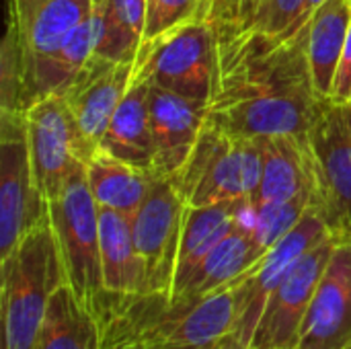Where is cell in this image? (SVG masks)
I'll return each instance as SVG.
<instances>
[{
	"mask_svg": "<svg viewBox=\"0 0 351 349\" xmlns=\"http://www.w3.org/2000/svg\"><path fill=\"white\" fill-rule=\"evenodd\" d=\"M210 23L214 82L208 123L239 138H306L321 99L306 53L308 23L292 35H267L230 16Z\"/></svg>",
	"mask_w": 351,
	"mask_h": 349,
	"instance_id": "obj_1",
	"label": "cell"
},
{
	"mask_svg": "<svg viewBox=\"0 0 351 349\" xmlns=\"http://www.w3.org/2000/svg\"><path fill=\"white\" fill-rule=\"evenodd\" d=\"M101 346L115 348H208L237 331V284L210 296L171 298L165 292H103L93 311Z\"/></svg>",
	"mask_w": 351,
	"mask_h": 349,
	"instance_id": "obj_2",
	"label": "cell"
},
{
	"mask_svg": "<svg viewBox=\"0 0 351 349\" xmlns=\"http://www.w3.org/2000/svg\"><path fill=\"white\" fill-rule=\"evenodd\" d=\"M66 284L49 218L0 259L4 349H35L53 292Z\"/></svg>",
	"mask_w": 351,
	"mask_h": 349,
	"instance_id": "obj_3",
	"label": "cell"
},
{
	"mask_svg": "<svg viewBox=\"0 0 351 349\" xmlns=\"http://www.w3.org/2000/svg\"><path fill=\"white\" fill-rule=\"evenodd\" d=\"M261 150L255 138L230 136L206 121L183 167L169 179L187 208L251 202L261 183Z\"/></svg>",
	"mask_w": 351,
	"mask_h": 349,
	"instance_id": "obj_4",
	"label": "cell"
},
{
	"mask_svg": "<svg viewBox=\"0 0 351 349\" xmlns=\"http://www.w3.org/2000/svg\"><path fill=\"white\" fill-rule=\"evenodd\" d=\"M64 280L74 296L93 313L103 290L99 204L95 202L86 169L76 171L64 189L47 202Z\"/></svg>",
	"mask_w": 351,
	"mask_h": 349,
	"instance_id": "obj_5",
	"label": "cell"
},
{
	"mask_svg": "<svg viewBox=\"0 0 351 349\" xmlns=\"http://www.w3.org/2000/svg\"><path fill=\"white\" fill-rule=\"evenodd\" d=\"M25 117L33 177L43 200L49 202L76 171L86 169L99 146L82 132L68 103L58 93L33 103Z\"/></svg>",
	"mask_w": 351,
	"mask_h": 349,
	"instance_id": "obj_6",
	"label": "cell"
},
{
	"mask_svg": "<svg viewBox=\"0 0 351 349\" xmlns=\"http://www.w3.org/2000/svg\"><path fill=\"white\" fill-rule=\"evenodd\" d=\"M132 78L208 103L214 82V29L206 12L183 23L134 62Z\"/></svg>",
	"mask_w": 351,
	"mask_h": 349,
	"instance_id": "obj_7",
	"label": "cell"
},
{
	"mask_svg": "<svg viewBox=\"0 0 351 349\" xmlns=\"http://www.w3.org/2000/svg\"><path fill=\"white\" fill-rule=\"evenodd\" d=\"M47 218L33 177L25 111H0V259Z\"/></svg>",
	"mask_w": 351,
	"mask_h": 349,
	"instance_id": "obj_8",
	"label": "cell"
},
{
	"mask_svg": "<svg viewBox=\"0 0 351 349\" xmlns=\"http://www.w3.org/2000/svg\"><path fill=\"white\" fill-rule=\"evenodd\" d=\"M308 144L319 177V210L333 230L351 237V103L321 97Z\"/></svg>",
	"mask_w": 351,
	"mask_h": 349,
	"instance_id": "obj_9",
	"label": "cell"
},
{
	"mask_svg": "<svg viewBox=\"0 0 351 349\" xmlns=\"http://www.w3.org/2000/svg\"><path fill=\"white\" fill-rule=\"evenodd\" d=\"M346 234L333 230L315 245L269 296L249 339L253 349H296L302 323L325 274V267Z\"/></svg>",
	"mask_w": 351,
	"mask_h": 349,
	"instance_id": "obj_10",
	"label": "cell"
},
{
	"mask_svg": "<svg viewBox=\"0 0 351 349\" xmlns=\"http://www.w3.org/2000/svg\"><path fill=\"white\" fill-rule=\"evenodd\" d=\"M187 206L165 177L156 179L150 193L130 218L134 243L146 269V292L171 296L177 255Z\"/></svg>",
	"mask_w": 351,
	"mask_h": 349,
	"instance_id": "obj_11",
	"label": "cell"
},
{
	"mask_svg": "<svg viewBox=\"0 0 351 349\" xmlns=\"http://www.w3.org/2000/svg\"><path fill=\"white\" fill-rule=\"evenodd\" d=\"M333 228L325 220L319 206H311L302 216L298 226L290 230L280 243H276L239 282V323L237 335L249 344L257 321L269 300V296L278 290V286L288 278V274L296 267V263Z\"/></svg>",
	"mask_w": 351,
	"mask_h": 349,
	"instance_id": "obj_12",
	"label": "cell"
},
{
	"mask_svg": "<svg viewBox=\"0 0 351 349\" xmlns=\"http://www.w3.org/2000/svg\"><path fill=\"white\" fill-rule=\"evenodd\" d=\"M350 344L351 237H343L317 286L296 349H348Z\"/></svg>",
	"mask_w": 351,
	"mask_h": 349,
	"instance_id": "obj_13",
	"label": "cell"
},
{
	"mask_svg": "<svg viewBox=\"0 0 351 349\" xmlns=\"http://www.w3.org/2000/svg\"><path fill=\"white\" fill-rule=\"evenodd\" d=\"M93 14V0H6L23 47L25 76L53 56Z\"/></svg>",
	"mask_w": 351,
	"mask_h": 349,
	"instance_id": "obj_14",
	"label": "cell"
},
{
	"mask_svg": "<svg viewBox=\"0 0 351 349\" xmlns=\"http://www.w3.org/2000/svg\"><path fill=\"white\" fill-rule=\"evenodd\" d=\"M132 62H113L93 53L58 93L68 103L82 132L97 146H101L107 125L132 84Z\"/></svg>",
	"mask_w": 351,
	"mask_h": 349,
	"instance_id": "obj_15",
	"label": "cell"
},
{
	"mask_svg": "<svg viewBox=\"0 0 351 349\" xmlns=\"http://www.w3.org/2000/svg\"><path fill=\"white\" fill-rule=\"evenodd\" d=\"M148 117L154 140V171L171 179L199 140L208 121V103L181 97L150 82Z\"/></svg>",
	"mask_w": 351,
	"mask_h": 349,
	"instance_id": "obj_16",
	"label": "cell"
},
{
	"mask_svg": "<svg viewBox=\"0 0 351 349\" xmlns=\"http://www.w3.org/2000/svg\"><path fill=\"white\" fill-rule=\"evenodd\" d=\"M261 150V183L251 208L269 202H286L298 195H315L319 206V177L308 136H261L255 138Z\"/></svg>",
	"mask_w": 351,
	"mask_h": 349,
	"instance_id": "obj_17",
	"label": "cell"
},
{
	"mask_svg": "<svg viewBox=\"0 0 351 349\" xmlns=\"http://www.w3.org/2000/svg\"><path fill=\"white\" fill-rule=\"evenodd\" d=\"M265 251L255 241L251 228V206L237 222V226L206 255L197 269L187 278L181 290L173 296H210L222 288L237 284L261 257Z\"/></svg>",
	"mask_w": 351,
	"mask_h": 349,
	"instance_id": "obj_18",
	"label": "cell"
},
{
	"mask_svg": "<svg viewBox=\"0 0 351 349\" xmlns=\"http://www.w3.org/2000/svg\"><path fill=\"white\" fill-rule=\"evenodd\" d=\"M148 80L132 78V84L119 107L115 109L99 148L128 165L154 171V140L148 117Z\"/></svg>",
	"mask_w": 351,
	"mask_h": 349,
	"instance_id": "obj_19",
	"label": "cell"
},
{
	"mask_svg": "<svg viewBox=\"0 0 351 349\" xmlns=\"http://www.w3.org/2000/svg\"><path fill=\"white\" fill-rule=\"evenodd\" d=\"M103 290L109 294L146 292V269L138 255L132 220L115 210L99 208Z\"/></svg>",
	"mask_w": 351,
	"mask_h": 349,
	"instance_id": "obj_20",
	"label": "cell"
},
{
	"mask_svg": "<svg viewBox=\"0 0 351 349\" xmlns=\"http://www.w3.org/2000/svg\"><path fill=\"white\" fill-rule=\"evenodd\" d=\"M247 208H249V202L187 208L171 298L181 290V286L206 259V255L237 226V222L243 218Z\"/></svg>",
	"mask_w": 351,
	"mask_h": 349,
	"instance_id": "obj_21",
	"label": "cell"
},
{
	"mask_svg": "<svg viewBox=\"0 0 351 349\" xmlns=\"http://www.w3.org/2000/svg\"><path fill=\"white\" fill-rule=\"evenodd\" d=\"M160 179L154 171L128 165L105 150H97L86 165V183L99 204V208H109L132 218L152 185Z\"/></svg>",
	"mask_w": 351,
	"mask_h": 349,
	"instance_id": "obj_22",
	"label": "cell"
},
{
	"mask_svg": "<svg viewBox=\"0 0 351 349\" xmlns=\"http://www.w3.org/2000/svg\"><path fill=\"white\" fill-rule=\"evenodd\" d=\"M350 27V0H325L311 14L306 53L313 82L321 97H329L331 93Z\"/></svg>",
	"mask_w": 351,
	"mask_h": 349,
	"instance_id": "obj_23",
	"label": "cell"
},
{
	"mask_svg": "<svg viewBox=\"0 0 351 349\" xmlns=\"http://www.w3.org/2000/svg\"><path fill=\"white\" fill-rule=\"evenodd\" d=\"M35 349H101L95 315L62 284L45 311Z\"/></svg>",
	"mask_w": 351,
	"mask_h": 349,
	"instance_id": "obj_24",
	"label": "cell"
},
{
	"mask_svg": "<svg viewBox=\"0 0 351 349\" xmlns=\"http://www.w3.org/2000/svg\"><path fill=\"white\" fill-rule=\"evenodd\" d=\"M311 206H317L315 195H298L286 202H269L251 208V228L259 247L267 253L290 230L298 226Z\"/></svg>",
	"mask_w": 351,
	"mask_h": 349,
	"instance_id": "obj_25",
	"label": "cell"
},
{
	"mask_svg": "<svg viewBox=\"0 0 351 349\" xmlns=\"http://www.w3.org/2000/svg\"><path fill=\"white\" fill-rule=\"evenodd\" d=\"M306 4L308 0H261L243 16L230 19L267 35H292L311 19Z\"/></svg>",
	"mask_w": 351,
	"mask_h": 349,
	"instance_id": "obj_26",
	"label": "cell"
},
{
	"mask_svg": "<svg viewBox=\"0 0 351 349\" xmlns=\"http://www.w3.org/2000/svg\"><path fill=\"white\" fill-rule=\"evenodd\" d=\"M25 62L14 23L6 16V33L0 45V111H23Z\"/></svg>",
	"mask_w": 351,
	"mask_h": 349,
	"instance_id": "obj_27",
	"label": "cell"
},
{
	"mask_svg": "<svg viewBox=\"0 0 351 349\" xmlns=\"http://www.w3.org/2000/svg\"><path fill=\"white\" fill-rule=\"evenodd\" d=\"M202 0H146V23L140 51H146L165 35L202 14ZM138 58V56H136Z\"/></svg>",
	"mask_w": 351,
	"mask_h": 349,
	"instance_id": "obj_28",
	"label": "cell"
},
{
	"mask_svg": "<svg viewBox=\"0 0 351 349\" xmlns=\"http://www.w3.org/2000/svg\"><path fill=\"white\" fill-rule=\"evenodd\" d=\"M101 10L134 43H142L146 23V0H107Z\"/></svg>",
	"mask_w": 351,
	"mask_h": 349,
	"instance_id": "obj_29",
	"label": "cell"
},
{
	"mask_svg": "<svg viewBox=\"0 0 351 349\" xmlns=\"http://www.w3.org/2000/svg\"><path fill=\"white\" fill-rule=\"evenodd\" d=\"M329 99L335 103H350L351 99V27L350 33H348L346 47H343L339 64H337V72L333 78Z\"/></svg>",
	"mask_w": 351,
	"mask_h": 349,
	"instance_id": "obj_30",
	"label": "cell"
},
{
	"mask_svg": "<svg viewBox=\"0 0 351 349\" xmlns=\"http://www.w3.org/2000/svg\"><path fill=\"white\" fill-rule=\"evenodd\" d=\"M257 2L261 0H230L224 8H220L218 12L210 14L208 19H216V16H243L245 12H249Z\"/></svg>",
	"mask_w": 351,
	"mask_h": 349,
	"instance_id": "obj_31",
	"label": "cell"
},
{
	"mask_svg": "<svg viewBox=\"0 0 351 349\" xmlns=\"http://www.w3.org/2000/svg\"><path fill=\"white\" fill-rule=\"evenodd\" d=\"M206 349H253L249 344H245L234 331L232 333H228V335H224V337H220L218 341H214L212 346H208Z\"/></svg>",
	"mask_w": 351,
	"mask_h": 349,
	"instance_id": "obj_32",
	"label": "cell"
},
{
	"mask_svg": "<svg viewBox=\"0 0 351 349\" xmlns=\"http://www.w3.org/2000/svg\"><path fill=\"white\" fill-rule=\"evenodd\" d=\"M101 349H148V348H115V346H101ZM175 349H206V348H175Z\"/></svg>",
	"mask_w": 351,
	"mask_h": 349,
	"instance_id": "obj_33",
	"label": "cell"
},
{
	"mask_svg": "<svg viewBox=\"0 0 351 349\" xmlns=\"http://www.w3.org/2000/svg\"><path fill=\"white\" fill-rule=\"evenodd\" d=\"M323 2H325V0H308V4H306V6H308V12L313 14V10H315L319 4H323Z\"/></svg>",
	"mask_w": 351,
	"mask_h": 349,
	"instance_id": "obj_34",
	"label": "cell"
},
{
	"mask_svg": "<svg viewBox=\"0 0 351 349\" xmlns=\"http://www.w3.org/2000/svg\"><path fill=\"white\" fill-rule=\"evenodd\" d=\"M107 0H93V10H97V8H101L103 4H105Z\"/></svg>",
	"mask_w": 351,
	"mask_h": 349,
	"instance_id": "obj_35",
	"label": "cell"
},
{
	"mask_svg": "<svg viewBox=\"0 0 351 349\" xmlns=\"http://www.w3.org/2000/svg\"><path fill=\"white\" fill-rule=\"evenodd\" d=\"M348 349H351V344H350V346H348Z\"/></svg>",
	"mask_w": 351,
	"mask_h": 349,
	"instance_id": "obj_36",
	"label": "cell"
},
{
	"mask_svg": "<svg viewBox=\"0 0 351 349\" xmlns=\"http://www.w3.org/2000/svg\"><path fill=\"white\" fill-rule=\"evenodd\" d=\"M350 103H351V99H350Z\"/></svg>",
	"mask_w": 351,
	"mask_h": 349,
	"instance_id": "obj_37",
	"label": "cell"
},
{
	"mask_svg": "<svg viewBox=\"0 0 351 349\" xmlns=\"http://www.w3.org/2000/svg\"><path fill=\"white\" fill-rule=\"evenodd\" d=\"M350 4H351V0H350Z\"/></svg>",
	"mask_w": 351,
	"mask_h": 349,
	"instance_id": "obj_38",
	"label": "cell"
}]
</instances>
